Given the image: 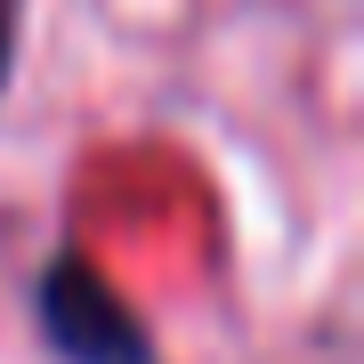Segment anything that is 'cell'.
Returning a JSON list of instances; mask_svg holds the SVG:
<instances>
[{
  "instance_id": "obj_1",
  "label": "cell",
  "mask_w": 364,
  "mask_h": 364,
  "mask_svg": "<svg viewBox=\"0 0 364 364\" xmlns=\"http://www.w3.org/2000/svg\"><path fill=\"white\" fill-rule=\"evenodd\" d=\"M33 308H41V332H49V348L65 356V364H154L146 324L105 291V275H97L90 259H73V251L49 259Z\"/></svg>"
},
{
  "instance_id": "obj_2",
  "label": "cell",
  "mask_w": 364,
  "mask_h": 364,
  "mask_svg": "<svg viewBox=\"0 0 364 364\" xmlns=\"http://www.w3.org/2000/svg\"><path fill=\"white\" fill-rule=\"evenodd\" d=\"M0 81H9V16H0Z\"/></svg>"
}]
</instances>
